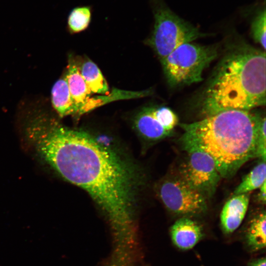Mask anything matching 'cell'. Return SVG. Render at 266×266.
I'll return each mask as SVG.
<instances>
[{
	"mask_svg": "<svg viewBox=\"0 0 266 266\" xmlns=\"http://www.w3.org/2000/svg\"><path fill=\"white\" fill-rule=\"evenodd\" d=\"M27 139L65 179L87 191L112 228L116 252L132 251L135 226L132 180L125 166L87 133L39 114L26 126Z\"/></svg>",
	"mask_w": 266,
	"mask_h": 266,
	"instance_id": "obj_1",
	"label": "cell"
},
{
	"mask_svg": "<svg viewBox=\"0 0 266 266\" xmlns=\"http://www.w3.org/2000/svg\"><path fill=\"white\" fill-rule=\"evenodd\" d=\"M266 52L233 45L201 92L196 108L203 118L229 110H251L266 104Z\"/></svg>",
	"mask_w": 266,
	"mask_h": 266,
	"instance_id": "obj_2",
	"label": "cell"
},
{
	"mask_svg": "<svg viewBox=\"0 0 266 266\" xmlns=\"http://www.w3.org/2000/svg\"><path fill=\"white\" fill-rule=\"evenodd\" d=\"M263 116L251 110H229L190 124H180L182 147L200 148L215 163L221 177L230 178L248 160L257 157Z\"/></svg>",
	"mask_w": 266,
	"mask_h": 266,
	"instance_id": "obj_3",
	"label": "cell"
},
{
	"mask_svg": "<svg viewBox=\"0 0 266 266\" xmlns=\"http://www.w3.org/2000/svg\"><path fill=\"white\" fill-rule=\"evenodd\" d=\"M217 55L215 46L188 42L176 48L161 63L170 86L180 87L201 81L203 70Z\"/></svg>",
	"mask_w": 266,
	"mask_h": 266,
	"instance_id": "obj_4",
	"label": "cell"
},
{
	"mask_svg": "<svg viewBox=\"0 0 266 266\" xmlns=\"http://www.w3.org/2000/svg\"><path fill=\"white\" fill-rule=\"evenodd\" d=\"M154 19L153 31L148 43L161 63L181 45L191 42L203 35L197 28L166 7L161 6L157 8Z\"/></svg>",
	"mask_w": 266,
	"mask_h": 266,
	"instance_id": "obj_5",
	"label": "cell"
},
{
	"mask_svg": "<svg viewBox=\"0 0 266 266\" xmlns=\"http://www.w3.org/2000/svg\"><path fill=\"white\" fill-rule=\"evenodd\" d=\"M187 153L178 175L206 199L214 195L221 176L213 159L200 148H183Z\"/></svg>",
	"mask_w": 266,
	"mask_h": 266,
	"instance_id": "obj_6",
	"label": "cell"
},
{
	"mask_svg": "<svg viewBox=\"0 0 266 266\" xmlns=\"http://www.w3.org/2000/svg\"><path fill=\"white\" fill-rule=\"evenodd\" d=\"M158 192L165 206L176 214L187 217L207 210L206 199L178 175L162 181Z\"/></svg>",
	"mask_w": 266,
	"mask_h": 266,
	"instance_id": "obj_7",
	"label": "cell"
},
{
	"mask_svg": "<svg viewBox=\"0 0 266 266\" xmlns=\"http://www.w3.org/2000/svg\"><path fill=\"white\" fill-rule=\"evenodd\" d=\"M65 78L79 114L92 109L96 104V100L90 98L92 92L82 78L77 64L74 61L69 62Z\"/></svg>",
	"mask_w": 266,
	"mask_h": 266,
	"instance_id": "obj_8",
	"label": "cell"
},
{
	"mask_svg": "<svg viewBox=\"0 0 266 266\" xmlns=\"http://www.w3.org/2000/svg\"><path fill=\"white\" fill-rule=\"evenodd\" d=\"M250 200L249 193L235 195L224 205L220 214L224 232L230 233L240 225L247 212Z\"/></svg>",
	"mask_w": 266,
	"mask_h": 266,
	"instance_id": "obj_9",
	"label": "cell"
},
{
	"mask_svg": "<svg viewBox=\"0 0 266 266\" xmlns=\"http://www.w3.org/2000/svg\"><path fill=\"white\" fill-rule=\"evenodd\" d=\"M170 234L173 243L179 248H192L202 238V227L195 221L183 217L171 226Z\"/></svg>",
	"mask_w": 266,
	"mask_h": 266,
	"instance_id": "obj_10",
	"label": "cell"
},
{
	"mask_svg": "<svg viewBox=\"0 0 266 266\" xmlns=\"http://www.w3.org/2000/svg\"><path fill=\"white\" fill-rule=\"evenodd\" d=\"M52 103L54 109L61 117L79 114L65 78H60L54 84L51 91Z\"/></svg>",
	"mask_w": 266,
	"mask_h": 266,
	"instance_id": "obj_11",
	"label": "cell"
},
{
	"mask_svg": "<svg viewBox=\"0 0 266 266\" xmlns=\"http://www.w3.org/2000/svg\"><path fill=\"white\" fill-rule=\"evenodd\" d=\"M134 124L138 132L149 140H160L172 133L166 130L152 115L149 107L145 108L138 114Z\"/></svg>",
	"mask_w": 266,
	"mask_h": 266,
	"instance_id": "obj_12",
	"label": "cell"
},
{
	"mask_svg": "<svg viewBox=\"0 0 266 266\" xmlns=\"http://www.w3.org/2000/svg\"><path fill=\"white\" fill-rule=\"evenodd\" d=\"M77 65L82 78L92 93L109 94L108 84L95 63L87 59Z\"/></svg>",
	"mask_w": 266,
	"mask_h": 266,
	"instance_id": "obj_13",
	"label": "cell"
},
{
	"mask_svg": "<svg viewBox=\"0 0 266 266\" xmlns=\"http://www.w3.org/2000/svg\"><path fill=\"white\" fill-rule=\"evenodd\" d=\"M266 214L265 210L256 215L250 221L245 235L246 243L253 251L266 247Z\"/></svg>",
	"mask_w": 266,
	"mask_h": 266,
	"instance_id": "obj_14",
	"label": "cell"
},
{
	"mask_svg": "<svg viewBox=\"0 0 266 266\" xmlns=\"http://www.w3.org/2000/svg\"><path fill=\"white\" fill-rule=\"evenodd\" d=\"M266 161L262 160L244 177L234 190V195L248 193L259 188L266 182Z\"/></svg>",
	"mask_w": 266,
	"mask_h": 266,
	"instance_id": "obj_15",
	"label": "cell"
},
{
	"mask_svg": "<svg viewBox=\"0 0 266 266\" xmlns=\"http://www.w3.org/2000/svg\"><path fill=\"white\" fill-rule=\"evenodd\" d=\"M91 9L89 6L76 7L71 10L67 18V26L72 33L85 30L91 19Z\"/></svg>",
	"mask_w": 266,
	"mask_h": 266,
	"instance_id": "obj_16",
	"label": "cell"
},
{
	"mask_svg": "<svg viewBox=\"0 0 266 266\" xmlns=\"http://www.w3.org/2000/svg\"><path fill=\"white\" fill-rule=\"evenodd\" d=\"M150 109L152 115L166 130L172 133L178 123L177 116L173 111L165 106L150 107Z\"/></svg>",
	"mask_w": 266,
	"mask_h": 266,
	"instance_id": "obj_17",
	"label": "cell"
},
{
	"mask_svg": "<svg viewBox=\"0 0 266 266\" xmlns=\"http://www.w3.org/2000/svg\"><path fill=\"white\" fill-rule=\"evenodd\" d=\"M266 10L261 11L254 19L251 24V33L255 42L266 50Z\"/></svg>",
	"mask_w": 266,
	"mask_h": 266,
	"instance_id": "obj_18",
	"label": "cell"
},
{
	"mask_svg": "<svg viewBox=\"0 0 266 266\" xmlns=\"http://www.w3.org/2000/svg\"><path fill=\"white\" fill-rule=\"evenodd\" d=\"M266 117L263 116L259 126L258 137L257 157L266 161Z\"/></svg>",
	"mask_w": 266,
	"mask_h": 266,
	"instance_id": "obj_19",
	"label": "cell"
},
{
	"mask_svg": "<svg viewBox=\"0 0 266 266\" xmlns=\"http://www.w3.org/2000/svg\"><path fill=\"white\" fill-rule=\"evenodd\" d=\"M266 182L259 188L260 191L258 194V199L260 202L262 204L266 203Z\"/></svg>",
	"mask_w": 266,
	"mask_h": 266,
	"instance_id": "obj_20",
	"label": "cell"
},
{
	"mask_svg": "<svg viewBox=\"0 0 266 266\" xmlns=\"http://www.w3.org/2000/svg\"><path fill=\"white\" fill-rule=\"evenodd\" d=\"M266 258H262L249 264L248 266H266Z\"/></svg>",
	"mask_w": 266,
	"mask_h": 266,
	"instance_id": "obj_21",
	"label": "cell"
}]
</instances>
